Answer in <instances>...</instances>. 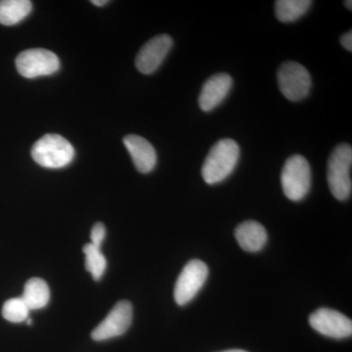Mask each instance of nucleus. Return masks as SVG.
I'll return each mask as SVG.
<instances>
[{
    "label": "nucleus",
    "instance_id": "nucleus-1",
    "mask_svg": "<svg viewBox=\"0 0 352 352\" xmlns=\"http://www.w3.org/2000/svg\"><path fill=\"white\" fill-rule=\"evenodd\" d=\"M240 159V147L232 139H221L215 143L206 157L201 176L207 184L224 182L231 175Z\"/></svg>",
    "mask_w": 352,
    "mask_h": 352
},
{
    "label": "nucleus",
    "instance_id": "nucleus-2",
    "mask_svg": "<svg viewBox=\"0 0 352 352\" xmlns=\"http://www.w3.org/2000/svg\"><path fill=\"white\" fill-rule=\"evenodd\" d=\"M352 147L338 145L328 160L327 179L331 193L337 200L346 201L351 195Z\"/></svg>",
    "mask_w": 352,
    "mask_h": 352
},
{
    "label": "nucleus",
    "instance_id": "nucleus-3",
    "mask_svg": "<svg viewBox=\"0 0 352 352\" xmlns=\"http://www.w3.org/2000/svg\"><path fill=\"white\" fill-rule=\"evenodd\" d=\"M34 161L46 168H65L73 162L75 149L67 139L58 134H46L32 148Z\"/></svg>",
    "mask_w": 352,
    "mask_h": 352
},
{
    "label": "nucleus",
    "instance_id": "nucleus-4",
    "mask_svg": "<svg viewBox=\"0 0 352 352\" xmlns=\"http://www.w3.org/2000/svg\"><path fill=\"white\" fill-rule=\"evenodd\" d=\"M282 189L289 200L300 201L311 187V170L305 157L294 155L287 160L281 173Z\"/></svg>",
    "mask_w": 352,
    "mask_h": 352
},
{
    "label": "nucleus",
    "instance_id": "nucleus-5",
    "mask_svg": "<svg viewBox=\"0 0 352 352\" xmlns=\"http://www.w3.org/2000/svg\"><path fill=\"white\" fill-rule=\"evenodd\" d=\"M278 85L282 94L292 102L307 98L311 89V76L309 72L300 63L285 62L277 74Z\"/></svg>",
    "mask_w": 352,
    "mask_h": 352
},
{
    "label": "nucleus",
    "instance_id": "nucleus-6",
    "mask_svg": "<svg viewBox=\"0 0 352 352\" xmlns=\"http://www.w3.org/2000/svg\"><path fill=\"white\" fill-rule=\"evenodd\" d=\"M208 277L207 264L200 259L190 261L183 268L175 287V300L180 307L194 300Z\"/></svg>",
    "mask_w": 352,
    "mask_h": 352
},
{
    "label": "nucleus",
    "instance_id": "nucleus-7",
    "mask_svg": "<svg viewBox=\"0 0 352 352\" xmlns=\"http://www.w3.org/2000/svg\"><path fill=\"white\" fill-rule=\"evenodd\" d=\"M16 68L27 78L50 76L60 69L59 58L52 51L34 48L21 52L16 58Z\"/></svg>",
    "mask_w": 352,
    "mask_h": 352
},
{
    "label": "nucleus",
    "instance_id": "nucleus-8",
    "mask_svg": "<svg viewBox=\"0 0 352 352\" xmlns=\"http://www.w3.org/2000/svg\"><path fill=\"white\" fill-rule=\"evenodd\" d=\"M308 321L316 332L325 337L336 340L351 337V319L337 310L325 307L319 308L310 315Z\"/></svg>",
    "mask_w": 352,
    "mask_h": 352
},
{
    "label": "nucleus",
    "instance_id": "nucleus-9",
    "mask_svg": "<svg viewBox=\"0 0 352 352\" xmlns=\"http://www.w3.org/2000/svg\"><path fill=\"white\" fill-rule=\"evenodd\" d=\"M133 308L127 300L119 302L109 312L106 318L92 331L91 338L96 342L120 337L131 327Z\"/></svg>",
    "mask_w": 352,
    "mask_h": 352
},
{
    "label": "nucleus",
    "instance_id": "nucleus-10",
    "mask_svg": "<svg viewBox=\"0 0 352 352\" xmlns=\"http://www.w3.org/2000/svg\"><path fill=\"white\" fill-rule=\"evenodd\" d=\"M173 45V38L168 34H160L150 39L136 56V68L144 75H151L163 63Z\"/></svg>",
    "mask_w": 352,
    "mask_h": 352
},
{
    "label": "nucleus",
    "instance_id": "nucleus-11",
    "mask_svg": "<svg viewBox=\"0 0 352 352\" xmlns=\"http://www.w3.org/2000/svg\"><path fill=\"white\" fill-rule=\"evenodd\" d=\"M233 80L228 74L220 73L210 76L204 83L199 95V106L203 112H210L223 102L232 88Z\"/></svg>",
    "mask_w": 352,
    "mask_h": 352
},
{
    "label": "nucleus",
    "instance_id": "nucleus-12",
    "mask_svg": "<svg viewBox=\"0 0 352 352\" xmlns=\"http://www.w3.org/2000/svg\"><path fill=\"white\" fill-rule=\"evenodd\" d=\"M124 144L139 173H149L154 170L157 164V153L149 141L131 134L124 138Z\"/></svg>",
    "mask_w": 352,
    "mask_h": 352
},
{
    "label": "nucleus",
    "instance_id": "nucleus-13",
    "mask_svg": "<svg viewBox=\"0 0 352 352\" xmlns=\"http://www.w3.org/2000/svg\"><path fill=\"white\" fill-rule=\"evenodd\" d=\"M238 244L245 252H258L263 249L268 240L267 231L258 222L248 220L235 229Z\"/></svg>",
    "mask_w": 352,
    "mask_h": 352
},
{
    "label": "nucleus",
    "instance_id": "nucleus-14",
    "mask_svg": "<svg viewBox=\"0 0 352 352\" xmlns=\"http://www.w3.org/2000/svg\"><path fill=\"white\" fill-rule=\"evenodd\" d=\"M21 298H23L30 310L41 309L50 302V287L43 279L32 278L25 283L24 293Z\"/></svg>",
    "mask_w": 352,
    "mask_h": 352
},
{
    "label": "nucleus",
    "instance_id": "nucleus-15",
    "mask_svg": "<svg viewBox=\"0 0 352 352\" xmlns=\"http://www.w3.org/2000/svg\"><path fill=\"white\" fill-rule=\"evenodd\" d=\"M30 0H1L0 1V24L17 25L32 12Z\"/></svg>",
    "mask_w": 352,
    "mask_h": 352
},
{
    "label": "nucleus",
    "instance_id": "nucleus-16",
    "mask_svg": "<svg viewBox=\"0 0 352 352\" xmlns=\"http://www.w3.org/2000/svg\"><path fill=\"white\" fill-rule=\"evenodd\" d=\"M311 4L310 0H278L275 1V15L280 22H295L307 13Z\"/></svg>",
    "mask_w": 352,
    "mask_h": 352
},
{
    "label": "nucleus",
    "instance_id": "nucleus-17",
    "mask_svg": "<svg viewBox=\"0 0 352 352\" xmlns=\"http://www.w3.org/2000/svg\"><path fill=\"white\" fill-rule=\"evenodd\" d=\"M85 254V268L92 275L95 281L100 280L107 267V261L102 254L100 248L92 244H87L83 247Z\"/></svg>",
    "mask_w": 352,
    "mask_h": 352
},
{
    "label": "nucleus",
    "instance_id": "nucleus-18",
    "mask_svg": "<svg viewBox=\"0 0 352 352\" xmlns=\"http://www.w3.org/2000/svg\"><path fill=\"white\" fill-rule=\"evenodd\" d=\"M30 308L22 298H14L7 300L2 307V316L12 323H21L29 318Z\"/></svg>",
    "mask_w": 352,
    "mask_h": 352
},
{
    "label": "nucleus",
    "instance_id": "nucleus-19",
    "mask_svg": "<svg viewBox=\"0 0 352 352\" xmlns=\"http://www.w3.org/2000/svg\"><path fill=\"white\" fill-rule=\"evenodd\" d=\"M106 237V228L103 223L98 222V223L94 224L92 227L91 234H90V239L91 242L90 244L95 245V247L100 248L103 244L104 240Z\"/></svg>",
    "mask_w": 352,
    "mask_h": 352
},
{
    "label": "nucleus",
    "instance_id": "nucleus-20",
    "mask_svg": "<svg viewBox=\"0 0 352 352\" xmlns=\"http://www.w3.org/2000/svg\"><path fill=\"white\" fill-rule=\"evenodd\" d=\"M340 44H342V47L346 48L347 51L351 52L352 51V31H349L346 32V34H342V38L340 39Z\"/></svg>",
    "mask_w": 352,
    "mask_h": 352
},
{
    "label": "nucleus",
    "instance_id": "nucleus-21",
    "mask_svg": "<svg viewBox=\"0 0 352 352\" xmlns=\"http://www.w3.org/2000/svg\"><path fill=\"white\" fill-rule=\"evenodd\" d=\"M92 4H94L95 6H106V4L108 3V1H106V0H94V1H91Z\"/></svg>",
    "mask_w": 352,
    "mask_h": 352
},
{
    "label": "nucleus",
    "instance_id": "nucleus-22",
    "mask_svg": "<svg viewBox=\"0 0 352 352\" xmlns=\"http://www.w3.org/2000/svg\"><path fill=\"white\" fill-rule=\"evenodd\" d=\"M344 6H346L347 7V8L349 9V10H351V9H352V6H351L352 1H351V0H349V1H344Z\"/></svg>",
    "mask_w": 352,
    "mask_h": 352
},
{
    "label": "nucleus",
    "instance_id": "nucleus-23",
    "mask_svg": "<svg viewBox=\"0 0 352 352\" xmlns=\"http://www.w3.org/2000/svg\"><path fill=\"white\" fill-rule=\"evenodd\" d=\"M221 352H248L243 351V349H229V351H221Z\"/></svg>",
    "mask_w": 352,
    "mask_h": 352
}]
</instances>
